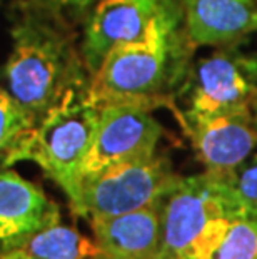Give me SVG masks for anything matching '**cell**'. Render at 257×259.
<instances>
[{
    "label": "cell",
    "instance_id": "cell-5",
    "mask_svg": "<svg viewBox=\"0 0 257 259\" xmlns=\"http://www.w3.org/2000/svg\"><path fill=\"white\" fill-rule=\"evenodd\" d=\"M222 216L237 218L226 181L205 170L180 178L162 202L156 259H190L207 228Z\"/></svg>",
    "mask_w": 257,
    "mask_h": 259
},
{
    "label": "cell",
    "instance_id": "cell-17",
    "mask_svg": "<svg viewBox=\"0 0 257 259\" xmlns=\"http://www.w3.org/2000/svg\"><path fill=\"white\" fill-rule=\"evenodd\" d=\"M47 2L62 10L65 15H87L97 0H47Z\"/></svg>",
    "mask_w": 257,
    "mask_h": 259
},
{
    "label": "cell",
    "instance_id": "cell-1",
    "mask_svg": "<svg viewBox=\"0 0 257 259\" xmlns=\"http://www.w3.org/2000/svg\"><path fill=\"white\" fill-rule=\"evenodd\" d=\"M12 49L2 87L37 122L72 89L87 85V70L67 15L47 0H15L9 12Z\"/></svg>",
    "mask_w": 257,
    "mask_h": 259
},
{
    "label": "cell",
    "instance_id": "cell-2",
    "mask_svg": "<svg viewBox=\"0 0 257 259\" xmlns=\"http://www.w3.org/2000/svg\"><path fill=\"white\" fill-rule=\"evenodd\" d=\"M197 47L185 29L182 4L156 20L149 35L116 46L90 77V91L99 102H134L169 107L184 92Z\"/></svg>",
    "mask_w": 257,
    "mask_h": 259
},
{
    "label": "cell",
    "instance_id": "cell-3",
    "mask_svg": "<svg viewBox=\"0 0 257 259\" xmlns=\"http://www.w3.org/2000/svg\"><path fill=\"white\" fill-rule=\"evenodd\" d=\"M99 115L100 102L90 82L72 89L37 122L15 156V162H35L65 192L70 209L79 201L80 166L94 141Z\"/></svg>",
    "mask_w": 257,
    "mask_h": 259
},
{
    "label": "cell",
    "instance_id": "cell-14",
    "mask_svg": "<svg viewBox=\"0 0 257 259\" xmlns=\"http://www.w3.org/2000/svg\"><path fill=\"white\" fill-rule=\"evenodd\" d=\"M37 120L0 87V169L15 164V156L29 139Z\"/></svg>",
    "mask_w": 257,
    "mask_h": 259
},
{
    "label": "cell",
    "instance_id": "cell-21",
    "mask_svg": "<svg viewBox=\"0 0 257 259\" xmlns=\"http://www.w3.org/2000/svg\"><path fill=\"white\" fill-rule=\"evenodd\" d=\"M255 224H257V219H255Z\"/></svg>",
    "mask_w": 257,
    "mask_h": 259
},
{
    "label": "cell",
    "instance_id": "cell-4",
    "mask_svg": "<svg viewBox=\"0 0 257 259\" xmlns=\"http://www.w3.org/2000/svg\"><path fill=\"white\" fill-rule=\"evenodd\" d=\"M182 176L164 154L117 164L80 181L79 201L72 212L77 216L111 218L162 202Z\"/></svg>",
    "mask_w": 257,
    "mask_h": 259
},
{
    "label": "cell",
    "instance_id": "cell-6",
    "mask_svg": "<svg viewBox=\"0 0 257 259\" xmlns=\"http://www.w3.org/2000/svg\"><path fill=\"white\" fill-rule=\"evenodd\" d=\"M240 46L242 42L217 47L192 62L184 87L187 106L179 112V122L252 109L257 97V56Z\"/></svg>",
    "mask_w": 257,
    "mask_h": 259
},
{
    "label": "cell",
    "instance_id": "cell-19",
    "mask_svg": "<svg viewBox=\"0 0 257 259\" xmlns=\"http://www.w3.org/2000/svg\"><path fill=\"white\" fill-rule=\"evenodd\" d=\"M90 259H114V257H111V256H107V254H104V252L100 251V252H99V254L92 256Z\"/></svg>",
    "mask_w": 257,
    "mask_h": 259
},
{
    "label": "cell",
    "instance_id": "cell-11",
    "mask_svg": "<svg viewBox=\"0 0 257 259\" xmlns=\"http://www.w3.org/2000/svg\"><path fill=\"white\" fill-rule=\"evenodd\" d=\"M60 223V207L37 184L0 169V251L35 231Z\"/></svg>",
    "mask_w": 257,
    "mask_h": 259
},
{
    "label": "cell",
    "instance_id": "cell-8",
    "mask_svg": "<svg viewBox=\"0 0 257 259\" xmlns=\"http://www.w3.org/2000/svg\"><path fill=\"white\" fill-rule=\"evenodd\" d=\"M182 0H97L87 14L80 52L92 74L116 46L142 40L156 20Z\"/></svg>",
    "mask_w": 257,
    "mask_h": 259
},
{
    "label": "cell",
    "instance_id": "cell-13",
    "mask_svg": "<svg viewBox=\"0 0 257 259\" xmlns=\"http://www.w3.org/2000/svg\"><path fill=\"white\" fill-rule=\"evenodd\" d=\"M5 251H20L35 259H90L100 247L72 226L56 223L17 239Z\"/></svg>",
    "mask_w": 257,
    "mask_h": 259
},
{
    "label": "cell",
    "instance_id": "cell-20",
    "mask_svg": "<svg viewBox=\"0 0 257 259\" xmlns=\"http://www.w3.org/2000/svg\"><path fill=\"white\" fill-rule=\"evenodd\" d=\"M252 114H254V120H255V125H257V97H255V101L252 104Z\"/></svg>",
    "mask_w": 257,
    "mask_h": 259
},
{
    "label": "cell",
    "instance_id": "cell-9",
    "mask_svg": "<svg viewBox=\"0 0 257 259\" xmlns=\"http://www.w3.org/2000/svg\"><path fill=\"white\" fill-rule=\"evenodd\" d=\"M205 172L227 179L257 151L252 109L180 122Z\"/></svg>",
    "mask_w": 257,
    "mask_h": 259
},
{
    "label": "cell",
    "instance_id": "cell-7",
    "mask_svg": "<svg viewBox=\"0 0 257 259\" xmlns=\"http://www.w3.org/2000/svg\"><path fill=\"white\" fill-rule=\"evenodd\" d=\"M166 134L152 109L134 102H100L94 141L80 166V181L117 164L150 157Z\"/></svg>",
    "mask_w": 257,
    "mask_h": 259
},
{
    "label": "cell",
    "instance_id": "cell-10",
    "mask_svg": "<svg viewBox=\"0 0 257 259\" xmlns=\"http://www.w3.org/2000/svg\"><path fill=\"white\" fill-rule=\"evenodd\" d=\"M195 47H224L257 34V0H182Z\"/></svg>",
    "mask_w": 257,
    "mask_h": 259
},
{
    "label": "cell",
    "instance_id": "cell-15",
    "mask_svg": "<svg viewBox=\"0 0 257 259\" xmlns=\"http://www.w3.org/2000/svg\"><path fill=\"white\" fill-rule=\"evenodd\" d=\"M237 218L257 219V151L224 179Z\"/></svg>",
    "mask_w": 257,
    "mask_h": 259
},
{
    "label": "cell",
    "instance_id": "cell-16",
    "mask_svg": "<svg viewBox=\"0 0 257 259\" xmlns=\"http://www.w3.org/2000/svg\"><path fill=\"white\" fill-rule=\"evenodd\" d=\"M209 259H257V224L252 219H232L221 244Z\"/></svg>",
    "mask_w": 257,
    "mask_h": 259
},
{
    "label": "cell",
    "instance_id": "cell-12",
    "mask_svg": "<svg viewBox=\"0 0 257 259\" xmlns=\"http://www.w3.org/2000/svg\"><path fill=\"white\" fill-rule=\"evenodd\" d=\"M162 202L119 216L89 219L100 251L114 259H156Z\"/></svg>",
    "mask_w": 257,
    "mask_h": 259
},
{
    "label": "cell",
    "instance_id": "cell-22",
    "mask_svg": "<svg viewBox=\"0 0 257 259\" xmlns=\"http://www.w3.org/2000/svg\"><path fill=\"white\" fill-rule=\"evenodd\" d=\"M0 2H2V0H0Z\"/></svg>",
    "mask_w": 257,
    "mask_h": 259
},
{
    "label": "cell",
    "instance_id": "cell-18",
    "mask_svg": "<svg viewBox=\"0 0 257 259\" xmlns=\"http://www.w3.org/2000/svg\"><path fill=\"white\" fill-rule=\"evenodd\" d=\"M0 259H35V257L27 256L20 251H2L0 252Z\"/></svg>",
    "mask_w": 257,
    "mask_h": 259
}]
</instances>
